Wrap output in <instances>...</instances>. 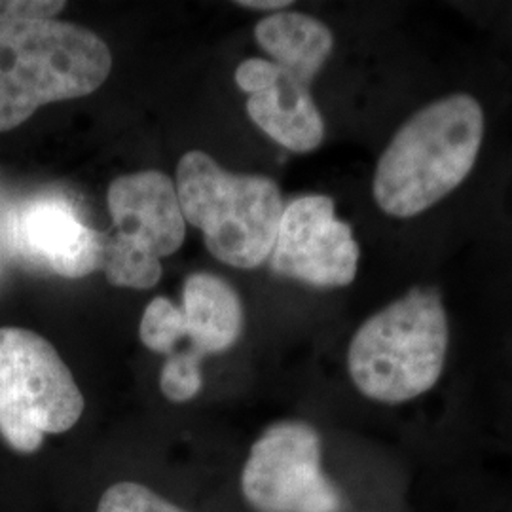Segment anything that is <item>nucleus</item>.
Returning a JSON list of instances; mask_svg holds the SVG:
<instances>
[{
    "instance_id": "obj_1",
    "label": "nucleus",
    "mask_w": 512,
    "mask_h": 512,
    "mask_svg": "<svg viewBox=\"0 0 512 512\" xmlns=\"http://www.w3.org/2000/svg\"><path fill=\"white\" fill-rule=\"evenodd\" d=\"M484 141V110L473 95L437 99L408 118L385 147L372 196L385 215L412 219L463 183Z\"/></svg>"
},
{
    "instance_id": "obj_2",
    "label": "nucleus",
    "mask_w": 512,
    "mask_h": 512,
    "mask_svg": "<svg viewBox=\"0 0 512 512\" xmlns=\"http://www.w3.org/2000/svg\"><path fill=\"white\" fill-rule=\"evenodd\" d=\"M110 69L107 42L82 25L42 19L0 27V133L44 105L99 90Z\"/></svg>"
},
{
    "instance_id": "obj_3",
    "label": "nucleus",
    "mask_w": 512,
    "mask_h": 512,
    "mask_svg": "<svg viewBox=\"0 0 512 512\" xmlns=\"http://www.w3.org/2000/svg\"><path fill=\"white\" fill-rule=\"evenodd\" d=\"M450 329L435 287L410 293L368 317L351 338L348 370L366 399L384 404L414 401L442 376Z\"/></svg>"
},
{
    "instance_id": "obj_4",
    "label": "nucleus",
    "mask_w": 512,
    "mask_h": 512,
    "mask_svg": "<svg viewBox=\"0 0 512 512\" xmlns=\"http://www.w3.org/2000/svg\"><path fill=\"white\" fill-rule=\"evenodd\" d=\"M175 188L184 220L202 230L217 260L253 270L270 258L285 211L270 177L230 173L209 154L190 150L177 165Z\"/></svg>"
},
{
    "instance_id": "obj_5",
    "label": "nucleus",
    "mask_w": 512,
    "mask_h": 512,
    "mask_svg": "<svg viewBox=\"0 0 512 512\" xmlns=\"http://www.w3.org/2000/svg\"><path fill=\"white\" fill-rule=\"evenodd\" d=\"M84 397L57 349L37 332L0 329V437L18 454H33L46 435L80 420Z\"/></svg>"
},
{
    "instance_id": "obj_6",
    "label": "nucleus",
    "mask_w": 512,
    "mask_h": 512,
    "mask_svg": "<svg viewBox=\"0 0 512 512\" xmlns=\"http://www.w3.org/2000/svg\"><path fill=\"white\" fill-rule=\"evenodd\" d=\"M114 232L105 234L101 270L114 287L147 291L162 277V258L177 253L186 238L175 183L162 171L114 179L107 194Z\"/></svg>"
},
{
    "instance_id": "obj_7",
    "label": "nucleus",
    "mask_w": 512,
    "mask_h": 512,
    "mask_svg": "<svg viewBox=\"0 0 512 512\" xmlns=\"http://www.w3.org/2000/svg\"><path fill=\"white\" fill-rule=\"evenodd\" d=\"M319 433L304 421H279L251 448L241 490L256 512H342L344 497L323 473Z\"/></svg>"
},
{
    "instance_id": "obj_8",
    "label": "nucleus",
    "mask_w": 512,
    "mask_h": 512,
    "mask_svg": "<svg viewBox=\"0 0 512 512\" xmlns=\"http://www.w3.org/2000/svg\"><path fill=\"white\" fill-rule=\"evenodd\" d=\"M359 243L334 202L310 194L285 205L270 264L275 274L317 289L348 287L359 268Z\"/></svg>"
},
{
    "instance_id": "obj_9",
    "label": "nucleus",
    "mask_w": 512,
    "mask_h": 512,
    "mask_svg": "<svg viewBox=\"0 0 512 512\" xmlns=\"http://www.w3.org/2000/svg\"><path fill=\"white\" fill-rule=\"evenodd\" d=\"M12 249L29 264L80 279L103 264L107 236L76 217L69 203L35 196L10 213Z\"/></svg>"
},
{
    "instance_id": "obj_10",
    "label": "nucleus",
    "mask_w": 512,
    "mask_h": 512,
    "mask_svg": "<svg viewBox=\"0 0 512 512\" xmlns=\"http://www.w3.org/2000/svg\"><path fill=\"white\" fill-rule=\"evenodd\" d=\"M311 86L277 65L272 84L247 99V114L277 145L308 154L325 139V120L317 109Z\"/></svg>"
},
{
    "instance_id": "obj_11",
    "label": "nucleus",
    "mask_w": 512,
    "mask_h": 512,
    "mask_svg": "<svg viewBox=\"0 0 512 512\" xmlns=\"http://www.w3.org/2000/svg\"><path fill=\"white\" fill-rule=\"evenodd\" d=\"M186 338L196 355L232 348L243 330V308L234 287L219 275L194 274L184 283Z\"/></svg>"
},
{
    "instance_id": "obj_12",
    "label": "nucleus",
    "mask_w": 512,
    "mask_h": 512,
    "mask_svg": "<svg viewBox=\"0 0 512 512\" xmlns=\"http://www.w3.org/2000/svg\"><path fill=\"white\" fill-rule=\"evenodd\" d=\"M255 38L270 61L308 86L334 48L332 31L323 21L287 10L258 21Z\"/></svg>"
},
{
    "instance_id": "obj_13",
    "label": "nucleus",
    "mask_w": 512,
    "mask_h": 512,
    "mask_svg": "<svg viewBox=\"0 0 512 512\" xmlns=\"http://www.w3.org/2000/svg\"><path fill=\"white\" fill-rule=\"evenodd\" d=\"M141 342L154 353L171 355L179 342L186 338L183 308H177L169 298H154L141 319Z\"/></svg>"
},
{
    "instance_id": "obj_14",
    "label": "nucleus",
    "mask_w": 512,
    "mask_h": 512,
    "mask_svg": "<svg viewBox=\"0 0 512 512\" xmlns=\"http://www.w3.org/2000/svg\"><path fill=\"white\" fill-rule=\"evenodd\" d=\"M202 357L194 351H177L167 357L160 372V389L171 403H188L202 391Z\"/></svg>"
},
{
    "instance_id": "obj_15",
    "label": "nucleus",
    "mask_w": 512,
    "mask_h": 512,
    "mask_svg": "<svg viewBox=\"0 0 512 512\" xmlns=\"http://www.w3.org/2000/svg\"><path fill=\"white\" fill-rule=\"evenodd\" d=\"M95 512H186L137 482H116L101 495Z\"/></svg>"
},
{
    "instance_id": "obj_16",
    "label": "nucleus",
    "mask_w": 512,
    "mask_h": 512,
    "mask_svg": "<svg viewBox=\"0 0 512 512\" xmlns=\"http://www.w3.org/2000/svg\"><path fill=\"white\" fill-rule=\"evenodd\" d=\"M65 6V2L54 0H0V27L54 19L55 14H59Z\"/></svg>"
},
{
    "instance_id": "obj_17",
    "label": "nucleus",
    "mask_w": 512,
    "mask_h": 512,
    "mask_svg": "<svg viewBox=\"0 0 512 512\" xmlns=\"http://www.w3.org/2000/svg\"><path fill=\"white\" fill-rule=\"evenodd\" d=\"M277 74V65L270 59H260V57H251L245 59L238 69H236V84L241 92L253 95L256 92H262L272 84V80Z\"/></svg>"
},
{
    "instance_id": "obj_18",
    "label": "nucleus",
    "mask_w": 512,
    "mask_h": 512,
    "mask_svg": "<svg viewBox=\"0 0 512 512\" xmlns=\"http://www.w3.org/2000/svg\"><path fill=\"white\" fill-rule=\"evenodd\" d=\"M241 8H249V10H262V12H283L285 8L293 6V2L289 0H238L236 2Z\"/></svg>"
}]
</instances>
